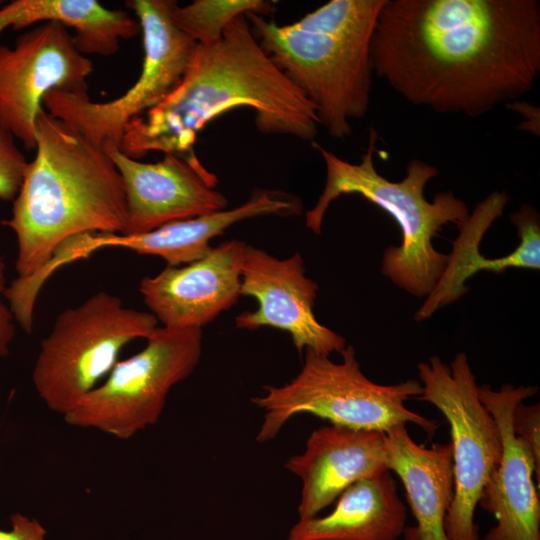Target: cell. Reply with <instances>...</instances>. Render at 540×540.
<instances>
[{
	"label": "cell",
	"instance_id": "obj_1",
	"mask_svg": "<svg viewBox=\"0 0 540 540\" xmlns=\"http://www.w3.org/2000/svg\"><path fill=\"white\" fill-rule=\"evenodd\" d=\"M373 73L415 106L482 116L540 73L539 0H385Z\"/></svg>",
	"mask_w": 540,
	"mask_h": 540
},
{
	"label": "cell",
	"instance_id": "obj_2",
	"mask_svg": "<svg viewBox=\"0 0 540 540\" xmlns=\"http://www.w3.org/2000/svg\"><path fill=\"white\" fill-rule=\"evenodd\" d=\"M237 108L254 111L261 133L305 141L318 133L314 105L262 49L246 15L233 19L218 42L196 45L180 84L125 126L119 149L134 159L156 151L203 166L194 150L198 134Z\"/></svg>",
	"mask_w": 540,
	"mask_h": 540
},
{
	"label": "cell",
	"instance_id": "obj_3",
	"mask_svg": "<svg viewBox=\"0 0 540 540\" xmlns=\"http://www.w3.org/2000/svg\"><path fill=\"white\" fill-rule=\"evenodd\" d=\"M12 213L2 224L16 236V280L35 276L65 240L84 233H122L127 218L121 175L96 144L44 108Z\"/></svg>",
	"mask_w": 540,
	"mask_h": 540
},
{
	"label": "cell",
	"instance_id": "obj_4",
	"mask_svg": "<svg viewBox=\"0 0 540 540\" xmlns=\"http://www.w3.org/2000/svg\"><path fill=\"white\" fill-rule=\"evenodd\" d=\"M385 0H331L291 25L249 12L262 49L302 91L330 136L351 133L370 106L371 43Z\"/></svg>",
	"mask_w": 540,
	"mask_h": 540
},
{
	"label": "cell",
	"instance_id": "obj_5",
	"mask_svg": "<svg viewBox=\"0 0 540 540\" xmlns=\"http://www.w3.org/2000/svg\"><path fill=\"white\" fill-rule=\"evenodd\" d=\"M376 144L377 132L371 129L360 162L350 163L313 142L323 158L326 180L315 206L306 213V226L320 234L333 201L342 195L362 196L387 212L401 230V245L384 251L382 274L408 293L426 297L449 260V254L434 248L433 238L447 224L459 227L470 212L466 203L450 191L436 194L432 202L425 198L427 183L439 175L438 169L427 162L411 160L405 177L398 182L383 177L374 165Z\"/></svg>",
	"mask_w": 540,
	"mask_h": 540
},
{
	"label": "cell",
	"instance_id": "obj_6",
	"mask_svg": "<svg viewBox=\"0 0 540 540\" xmlns=\"http://www.w3.org/2000/svg\"><path fill=\"white\" fill-rule=\"evenodd\" d=\"M340 354L342 361L335 363L329 356L305 350L303 366L290 382L266 385L263 395L252 398L264 412L258 442L274 439L292 417L301 413L353 429L386 432L410 422L429 436L435 433L437 421L405 406L407 400L421 395L420 381L377 384L362 372L352 345H346Z\"/></svg>",
	"mask_w": 540,
	"mask_h": 540
},
{
	"label": "cell",
	"instance_id": "obj_7",
	"mask_svg": "<svg viewBox=\"0 0 540 540\" xmlns=\"http://www.w3.org/2000/svg\"><path fill=\"white\" fill-rule=\"evenodd\" d=\"M157 324L150 312L125 307L105 291L63 310L41 340L34 364L39 398L64 416L107 377L127 344L147 339Z\"/></svg>",
	"mask_w": 540,
	"mask_h": 540
},
{
	"label": "cell",
	"instance_id": "obj_8",
	"mask_svg": "<svg viewBox=\"0 0 540 540\" xmlns=\"http://www.w3.org/2000/svg\"><path fill=\"white\" fill-rule=\"evenodd\" d=\"M143 39L141 73L127 91L107 102L92 101L87 92H48L43 108L90 141L119 147L125 126L164 101L180 84L197 43L173 22V0H130Z\"/></svg>",
	"mask_w": 540,
	"mask_h": 540
},
{
	"label": "cell",
	"instance_id": "obj_9",
	"mask_svg": "<svg viewBox=\"0 0 540 540\" xmlns=\"http://www.w3.org/2000/svg\"><path fill=\"white\" fill-rule=\"evenodd\" d=\"M146 340L141 351L119 360L63 416L68 425L128 440L159 421L170 390L189 377L200 361L202 330L162 326Z\"/></svg>",
	"mask_w": 540,
	"mask_h": 540
},
{
	"label": "cell",
	"instance_id": "obj_10",
	"mask_svg": "<svg viewBox=\"0 0 540 540\" xmlns=\"http://www.w3.org/2000/svg\"><path fill=\"white\" fill-rule=\"evenodd\" d=\"M417 370L422 393L416 399L434 405L450 425L454 497L445 517L446 535L449 540H480L474 514L502 457L498 426L479 399L465 353L456 354L450 365L432 356Z\"/></svg>",
	"mask_w": 540,
	"mask_h": 540
},
{
	"label": "cell",
	"instance_id": "obj_11",
	"mask_svg": "<svg viewBox=\"0 0 540 540\" xmlns=\"http://www.w3.org/2000/svg\"><path fill=\"white\" fill-rule=\"evenodd\" d=\"M93 69L73 33L57 21L31 27L13 47L0 44V125L34 150L44 96L52 90L87 92Z\"/></svg>",
	"mask_w": 540,
	"mask_h": 540
},
{
	"label": "cell",
	"instance_id": "obj_12",
	"mask_svg": "<svg viewBox=\"0 0 540 540\" xmlns=\"http://www.w3.org/2000/svg\"><path fill=\"white\" fill-rule=\"evenodd\" d=\"M305 272L298 252L286 259H277L246 244L241 266V295L254 297L258 308L238 315L236 326L247 330L265 326L277 328L289 333L299 352L311 350L330 357L346 347V340L316 319L313 306L318 285Z\"/></svg>",
	"mask_w": 540,
	"mask_h": 540
},
{
	"label": "cell",
	"instance_id": "obj_13",
	"mask_svg": "<svg viewBox=\"0 0 540 540\" xmlns=\"http://www.w3.org/2000/svg\"><path fill=\"white\" fill-rule=\"evenodd\" d=\"M537 392L536 386L505 384L499 390L478 386L479 399L494 418L502 444L500 463L478 502L497 521L482 540H540V467L512 425L516 405Z\"/></svg>",
	"mask_w": 540,
	"mask_h": 540
},
{
	"label": "cell",
	"instance_id": "obj_14",
	"mask_svg": "<svg viewBox=\"0 0 540 540\" xmlns=\"http://www.w3.org/2000/svg\"><path fill=\"white\" fill-rule=\"evenodd\" d=\"M104 147L125 189L127 218L121 234L149 232L227 206L226 197L216 190L217 177L204 166H194L174 154L145 163L127 156L115 144Z\"/></svg>",
	"mask_w": 540,
	"mask_h": 540
},
{
	"label": "cell",
	"instance_id": "obj_15",
	"mask_svg": "<svg viewBox=\"0 0 540 540\" xmlns=\"http://www.w3.org/2000/svg\"><path fill=\"white\" fill-rule=\"evenodd\" d=\"M245 247L225 241L195 262L142 278L139 291L150 313L167 328H202L214 320L241 295Z\"/></svg>",
	"mask_w": 540,
	"mask_h": 540
},
{
	"label": "cell",
	"instance_id": "obj_16",
	"mask_svg": "<svg viewBox=\"0 0 540 540\" xmlns=\"http://www.w3.org/2000/svg\"><path fill=\"white\" fill-rule=\"evenodd\" d=\"M285 468L302 484L299 519L314 518L350 485L389 470L386 434L333 424L320 427L309 436L304 452L289 458Z\"/></svg>",
	"mask_w": 540,
	"mask_h": 540
},
{
	"label": "cell",
	"instance_id": "obj_17",
	"mask_svg": "<svg viewBox=\"0 0 540 540\" xmlns=\"http://www.w3.org/2000/svg\"><path fill=\"white\" fill-rule=\"evenodd\" d=\"M505 191H493L479 202L468 218L458 227L448 263L425 302L415 314L417 321L430 318L437 310L467 293L466 281L480 271L502 273L509 267L540 269V219L528 204L510 214L520 239L515 249L499 258H486L480 244L488 229L502 216L508 202Z\"/></svg>",
	"mask_w": 540,
	"mask_h": 540
},
{
	"label": "cell",
	"instance_id": "obj_18",
	"mask_svg": "<svg viewBox=\"0 0 540 540\" xmlns=\"http://www.w3.org/2000/svg\"><path fill=\"white\" fill-rule=\"evenodd\" d=\"M385 434L388 469L401 479L416 522L405 528L404 540H449L444 524L454 497L451 443L423 447L405 424Z\"/></svg>",
	"mask_w": 540,
	"mask_h": 540
},
{
	"label": "cell",
	"instance_id": "obj_19",
	"mask_svg": "<svg viewBox=\"0 0 540 540\" xmlns=\"http://www.w3.org/2000/svg\"><path fill=\"white\" fill-rule=\"evenodd\" d=\"M327 515L300 520L287 540H397L406 528V506L390 470L355 482Z\"/></svg>",
	"mask_w": 540,
	"mask_h": 540
},
{
	"label": "cell",
	"instance_id": "obj_20",
	"mask_svg": "<svg viewBox=\"0 0 540 540\" xmlns=\"http://www.w3.org/2000/svg\"><path fill=\"white\" fill-rule=\"evenodd\" d=\"M49 21L72 29L76 47L84 55H114L121 40L141 33L138 20L127 12L108 9L95 0H14L0 8V33Z\"/></svg>",
	"mask_w": 540,
	"mask_h": 540
},
{
	"label": "cell",
	"instance_id": "obj_21",
	"mask_svg": "<svg viewBox=\"0 0 540 540\" xmlns=\"http://www.w3.org/2000/svg\"><path fill=\"white\" fill-rule=\"evenodd\" d=\"M273 4L262 0H195L186 6H176L172 12L175 25L197 44L218 42L228 24L249 12L268 15Z\"/></svg>",
	"mask_w": 540,
	"mask_h": 540
},
{
	"label": "cell",
	"instance_id": "obj_22",
	"mask_svg": "<svg viewBox=\"0 0 540 540\" xmlns=\"http://www.w3.org/2000/svg\"><path fill=\"white\" fill-rule=\"evenodd\" d=\"M15 137L0 125V199L13 201L21 187L28 162Z\"/></svg>",
	"mask_w": 540,
	"mask_h": 540
},
{
	"label": "cell",
	"instance_id": "obj_23",
	"mask_svg": "<svg viewBox=\"0 0 540 540\" xmlns=\"http://www.w3.org/2000/svg\"><path fill=\"white\" fill-rule=\"evenodd\" d=\"M514 433L524 439L532 449L536 464L540 467V407L519 402L512 415Z\"/></svg>",
	"mask_w": 540,
	"mask_h": 540
},
{
	"label": "cell",
	"instance_id": "obj_24",
	"mask_svg": "<svg viewBox=\"0 0 540 540\" xmlns=\"http://www.w3.org/2000/svg\"><path fill=\"white\" fill-rule=\"evenodd\" d=\"M11 529H0V540H48L45 527L36 518L21 513L10 517Z\"/></svg>",
	"mask_w": 540,
	"mask_h": 540
},
{
	"label": "cell",
	"instance_id": "obj_25",
	"mask_svg": "<svg viewBox=\"0 0 540 540\" xmlns=\"http://www.w3.org/2000/svg\"><path fill=\"white\" fill-rule=\"evenodd\" d=\"M6 266L0 258V358L9 354L10 344L15 336L14 315L7 305L2 302L6 290Z\"/></svg>",
	"mask_w": 540,
	"mask_h": 540
},
{
	"label": "cell",
	"instance_id": "obj_26",
	"mask_svg": "<svg viewBox=\"0 0 540 540\" xmlns=\"http://www.w3.org/2000/svg\"><path fill=\"white\" fill-rule=\"evenodd\" d=\"M510 109L516 111L523 116L521 129L527 130L533 135H539L540 132V121H539V108L531 105L530 103L524 101H514L507 104Z\"/></svg>",
	"mask_w": 540,
	"mask_h": 540
}]
</instances>
